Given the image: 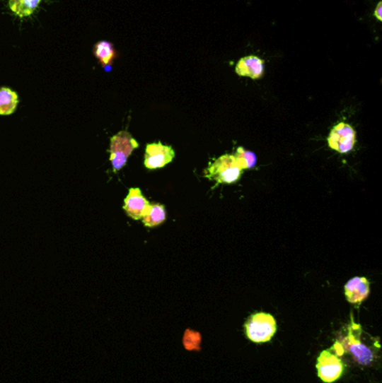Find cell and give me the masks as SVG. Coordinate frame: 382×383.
<instances>
[{
  "mask_svg": "<svg viewBox=\"0 0 382 383\" xmlns=\"http://www.w3.org/2000/svg\"><path fill=\"white\" fill-rule=\"evenodd\" d=\"M247 338L253 343L270 342L277 332V323L274 316L268 313H256L245 323Z\"/></svg>",
  "mask_w": 382,
  "mask_h": 383,
  "instance_id": "obj_1",
  "label": "cell"
},
{
  "mask_svg": "<svg viewBox=\"0 0 382 383\" xmlns=\"http://www.w3.org/2000/svg\"><path fill=\"white\" fill-rule=\"evenodd\" d=\"M138 147V141L126 130H122L110 138L109 154L113 173H118L119 170L125 167L132 151Z\"/></svg>",
  "mask_w": 382,
  "mask_h": 383,
  "instance_id": "obj_2",
  "label": "cell"
},
{
  "mask_svg": "<svg viewBox=\"0 0 382 383\" xmlns=\"http://www.w3.org/2000/svg\"><path fill=\"white\" fill-rule=\"evenodd\" d=\"M243 170L238 166L233 155H224L209 165L204 176L216 184H233L239 181Z\"/></svg>",
  "mask_w": 382,
  "mask_h": 383,
  "instance_id": "obj_3",
  "label": "cell"
},
{
  "mask_svg": "<svg viewBox=\"0 0 382 383\" xmlns=\"http://www.w3.org/2000/svg\"><path fill=\"white\" fill-rule=\"evenodd\" d=\"M357 143V133L351 124L340 122L334 126L328 137L330 148L340 154H347L354 148Z\"/></svg>",
  "mask_w": 382,
  "mask_h": 383,
  "instance_id": "obj_4",
  "label": "cell"
},
{
  "mask_svg": "<svg viewBox=\"0 0 382 383\" xmlns=\"http://www.w3.org/2000/svg\"><path fill=\"white\" fill-rule=\"evenodd\" d=\"M316 369L320 380L325 383H333L341 378L345 365L340 356L335 355L331 350H325L318 358Z\"/></svg>",
  "mask_w": 382,
  "mask_h": 383,
  "instance_id": "obj_5",
  "label": "cell"
},
{
  "mask_svg": "<svg viewBox=\"0 0 382 383\" xmlns=\"http://www.w3.org/2000/svg\"><path fill=\"white\" fill-rule=\"evenodd\" d=\"M174 157L175 151L172 147L163 145L162 143H149L146 146L144 164L149 170H157L172 163Z\"/></svg>",
  "mask_w": 382,
  "mask_h": 383,
  "instance_id": "obj_6",
  "label": "cell"
},
{
  "mask_svg": "<svg viewBox=\"0 0 382 383\" xmlns=\"http://www.w3.org/2000/svg\"><path fill=\"white\" fill-rule=\"evenodd\" d=\"M149 206H151V203L137 187L130 189L124 201L125 212L130 219L136 220V221L143 219Z\"/></svg>",
  "mask_w": 382,
  "mask_h": 383,
  "instance_id": "obj_7",
  "label": "cell"
},
{
  "mask_svg": "<svg viewBox=\"0 0 382 383\" xmlns=\"http://www.w3.org/2000/svg\"><path fill=\"white\" fill-rule=\"evenodd\" d=\"M345 294L347 302L354 305H360L370 294V283L368 279L364 277L350 279L345 286Z\"/></svg>",
  "mask_w": 382,
  "mask_h": 383,
  "instance_id": "obj_8",
  "label": "cell"
},
{
  "mask_svg": "<svg viewBox=\"0 0 382 383\" xmlns=\"http://www.w3.org/2000/svg\"><path fill=\"white\" fill-rule=\"evenodd\" d=\"M236 73L239 76H248L253 80H258L264 76L265 61L255 55L243 57L236 65Z\"/></svg>",
  "mask_w": 382,
  "mask_h": 383,
  "instance_id": "obj_9",
  "label": "cell"
},
{
  "mask_svg": "<svg viewBox=\"0 0 382 383\" xmlns=\"http://www.w3.org/2000/svg\"><path fill=\"white\" fill-rule=\"evenodd\" d=\"M343 348H345V351L347 350V351L351 352L354 356V359L360 365H370L372 360H374V353H372L371 350L361 343L358 336L353 334V331H351L350 334L345 338V346H343Z\"/></svg>",
  "mask_w": 382,
  "mask_h": 383,
  "instance_id": "obj_10",
  "label": "cell"
},
{
  "mask_svg": "<svg viewBox=\"0 0 382 383\" xmlns=\"http://www.w3.org/2000/svg\"><path fill=\"white\" fill-rule=\"evenodd\" d=\"M19 97L11 88H0V116H11L16 111Z\"/></svg>",
  "mask_w": 382,
  "mask_h": 383,
  "instance_id": "obj_11",
  "label": "cell"
},
{
  "mask_svg": "<svg viewBox=\"0 0 382 383\" xmlns=\"http://www.w3.org/2000/svg\"><path fill=\"white\" fill-rule=\"evenodd\" d=\"M167 213L166 208L162 204L154 203L149 206V210L144 216L143 223L146 228L158 227L161 224L166 221Z\"/></svg>",
  "mask_w": 382,
  "mask_h": 383,
  "instance_id": "obj_12",
  "label": "cell"
},
{
  "mask_svg": "<svg viewBox=\"0 0 382 383\" xmlns=\"http://www.w3.org/2000/svg\"><path fill=\"white\" fill-rule=\"evenodd\" d=\"M42 0H9V8L16 16L28 17L36 11Z\"/></svg>",
  "mask_w": 382,
  "mask_h": 383,
  "instance_id": "obj_13",
  "label": "cell"
},
{
  "mask_svg": "<svg viewBox=\"0 0 382 383\" xmlns=\"http://www.w3.org/2000/svg\"><path fill=\"white\" fill-rule=\"evenodd\" d=\"M95 55L103 66H109L117 57V52L110 42H98L95 46Z\"/></svg>",
  "mask_w": 382,
  "mask_h": 383,
  "instance_id": "obj_14",
  "label": "cell"
},
{
  "mask_svg": "<svg viewBox=\"0 0 382 383\" xmlns=\"http://www.w3.org/2000/svg\"><path fill=\"white\" fill-rule=\"evenodd\" d=\"M233 157L236 162H237L238 166L243 170L253 168L256 165V155L251 153V151H245L243 147H238Z\"/></svg>",
  "mask_w": 382,
  "mask_h": 383,
  "instance_id": "obj_15",
  "label": "cell"
},
{
  "mask_svg": "<svg viewBox=\"0 0 382 383\" xmlns=\"http://www.w3.org/2000/svg\"><path fill=\"white\" fill-rule=\"evenodd\" d=\"M201 342H202V338L199 333L192 329H186L183 336V346L187 351H199Z\"/></svg>",
  "mask_w": 382,
  "mask_h": 383,
  "instance_id": "obj_16",
  "label": "cell"
},
{
  "mask_svg": "<svg viewBox=\"0 0 382 383\" xmlns=\"http://www.w3.org/2000/svg\"><path fill=\"white\" fill-rule=\"evenodd\" d=\"M374 16H376V18L378 19V20H380L381 22L382 20V3L381 1H379L378 3L377 7H376V11H374Z\"/></svg>",
  "mask_w": 382,
  "mask_h": 383,
  "instance_id": "obj_17",
  "label": "cell"
}]
</instances>
